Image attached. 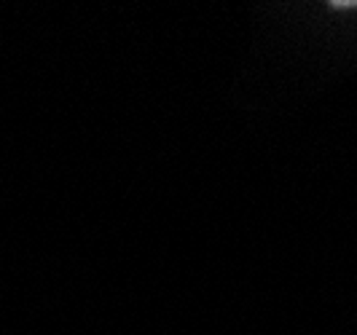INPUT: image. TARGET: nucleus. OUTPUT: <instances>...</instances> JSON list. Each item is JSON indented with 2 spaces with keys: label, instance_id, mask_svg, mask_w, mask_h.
Masks as SVG:
<instances>
[{
  "label": "nucleus",
  "instance_id": "nucleus-1",
  "mask_svg": "<svg viewBox=\"0 0 357 335\" xmlns=\"http://www.w3.org/2000/svg\"><path fill=\"white\" fill-rule=\"evenodd\" d=\"M333 8H357V0H347V3H333Z\"/></svg>",
  "mask_w": 357,
  "mask_h": 335
}]
</instances>
